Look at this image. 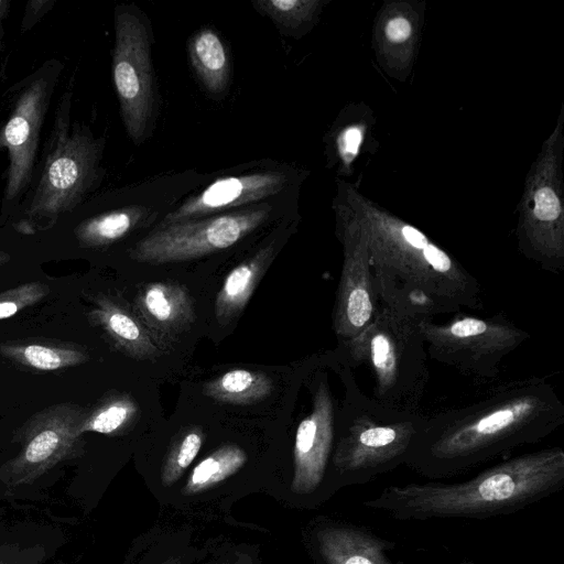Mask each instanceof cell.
Wrapping results in <instances>:
<instances>
[{
  "instance_id": "30bf717a",
  "label": "cell",
  "mask_w": 564,
  "mask_h": 564,
  "mask_svg": "<svg viewBox=\"0 0 564 564\" xmlns=\"http://www.w3.org/2000/svg\"><path fill=\"white\" fill-rule=\"evenodd\" d=\"M337 412L326 379L319 380L311 412L299 423L295 434L293 492L314 495L324 488L327 477H330Z\"/></svg>"
},
{
  "instance_id": "7a4b0ae2",
  "label": "cell",
  "mask_w": 564,
  "mask_h": 564,
  "mask_svg": "<svg viewBox=\"0 0 564 564\" xmlns=\"http://www.w3.org/2000/svg\"><path fill=\"white\" fill-rule=\"evenodd\" d=\"M564 488V449L552 446L505 459L459 482L384 487L361 505L399 521L485 520L525 509Z\"/></svg>"
},
{
  "instance_id": "9c48e42d",
  "label": "cell",
  "mask_w": 564,
  "mask_h": 564,
  "mask_svg": "<svg viewBox=\"0 0 564 564\" xmlns=\"http://www.w3.org/2000/svg\"><path fill=\"white\" fill-rule=\"evenodd\" d=\"M61 73V63L48 61L21 90L0 130V150L8 151L4 200L19 197L31 184L41 129Z\"/></svg>"
},
{
  "instance_id": "5b68a950",
  "label": "cell",
  "mask_w": 564,
  "mask_h": 564,
  "mask_svg": "<svg viewBox=\"0 0 564 564\" xmlns=\"http://www.w3.org/2000/svg\"><path fill=\"white\" fill-rule=\"evenodd\" d=\"M70 107L72 93L66 90L57 105L40 178L25 212L29 220H47V227L73 212L100 178L105 141L96 139L87 126L72 123Z\"/></svg>"
},
{
  "instance_id": "3957f363",
  "label": "cell",
  "mask_w": 564,
  "mask_h": 564,
  "mask_svg": "<svg viewBox=\"0 0 564 564\" xmlns=\"http://www.w3.org/2000/svg\"><path fill=\"white\" fill-rule=\"evenodd\" d=\"M340 366L346 398L337 412L332 482L337 487L365 485L404 465L426 415L379 405L360 390L351 369Z\"/></svg>"
},
{
  "instance_id": "484cf974",
  "label": "cell",
  "mask_w": 564,
  "mask_h": 564,
  "mask_svg": "<svg viewBox=\"0 0 564 564\" xmlns=\"http://www.w3.org/2000/svg\"><path fill=\"white\" fill-rule=\"evenodd\" d=\"M50 291L47 284L35 281L0 292V321L10 318L20 311L37 304L48 295Z\"/></svg>"
},
{
  "instance_id": "52a82bcc",
  "label": "cell",
  "mask_w": 564,
  "mask_h": 564,
  "mask_svg": "<svg viewBox=\"0 0 564 564\" xmlns=\"http://www.w3.org/2000/svg\"><path fill=\"white\" fill-rule=\"evenodd\" d=\"M112 79L127 134L139 145L155 123L158 93L150 24L133 6H119L115 11Z\"/></svg>"
},
{
  "instance_id": "5bb4252c",
  "label": "cell",
  "mask_w": 564,
  "mask_h": 564,
  "mask_svg": "<svg viewBox=\"0 0 564 564\" xmlns=\"http://www.w3.org/2000/svg\"><path fill=\"white\" fill-rule=\"evenodd\" d=\"M87 317L101 329L111 345L134 359H150L159 354L152 334L120 299L98 293L91 299Z\"/></svg>"
},
{
  "instance_id": "d4e9b609",
  "label": "cell",
  "mask_w": 564,
  "mask_h": 564,
  "mask_svg": "<svg viewBox=\"0 0 564 564\" xmlns=\"http://www.w3.org/2000/svg\"><path fill=\"white\" fill-rule=\"evenodd\" d=\"M252 3L286 34H291L310 20L316 4L315 1L306 0H257Z\"/></svg>"
},
{
  "instance_id": "277c9868",
  "label": "cell",
  "mask_w": 564,
  "mask_h": 564,
  "mask_svg": "<svg viewBox=\"0 0 564 564\" xmlns=\"http://www.w3.org/2000/svg\"><path fill=\"white\" fill-rule=\"evenodd\" d=\"M340 364L367 366L379 405L398 412H417L430 379L427 352L417 324L377 305L371 322L355 337L338 340Z\"/></svg>"
},
{
  "instance_id": "1f68e13d",
  "label": "cell",
  "mask_w": 564,
  "mask_h": 564,
  "mask_svg": "<svg viewBox=\"0 0 564 564\" xmlns=\"http://www.w3.org/2000/svg\"><path fill=\"white\" fill-rule=\"evenodd\" d=\"M10 260H11L10 254H8L7 252L0 250V265L9 262Z\"/></svg>"
},
{
  "instance_id": "2e32d148",
  "label": "cell",
  "mask_w": 564,
  "mask_h": 564,
  "mask_svg": "<svg viewBox=\"0 0 564 564\" xmlns=\"http://www.w3.org/2000/svg\"><path fill=\"white\" fill-rule=\"evenodd\" d=\"M0 355L18 367L42 372L65 370L90 359L84 346L47 337L4 340Z\"/></svg>"
},
{
  "instance_id": "4fadbf2b",
  "label": "cell",
  "mask_w": 564,
  "mask_h": 564,
  "mask_svg": "<svg viewBox=\"0 0 564 564\" xmlns=\"http://www.w3.org/2000/svg\"><path fill=\"white\" fill-rule=\"evenodd\" d=\"M312 540L321 564H405L389 555L397 546L394 541L346 520L324 519L315 527ZM453 564L476 563L462 560Z\"/></svg>"
},
{
  "instance_id": "ac0fdd59",
  "label": "cell",
  "mask_w": 564,
  "mask_h": 564,
  "mask_svg": "<svg viewBox=\"0 0 564 564\" xmlns=\"http://www.w3.org/2000/svg\"><path fill=\"white\" fill-rule=\"evenodd\" d=\"M372 285L377 303L415 322L434 321L452 311L429 292L403 282L372 267Z\"/></svg>"
},
{
  "instance_id": "6da1fadb",
  "label": "cell",
  "mask_w": 564,
  "mask_h": 564,
  "mask_svg": "<svg viewBox=\"0 0 564 564\" xmlns=\"http://www.w3.org/2000/svg\"><path fill=\"white\" fill-rule=\"evenodd\" d=\"M563 423L564 404L550 380H509L471 403L426 415L404 465L433 480L460 476L541 442Z\"/></svg>"
},
{
  "instance_id": "4dcf8cb0",
  "label": "cell",
  "mask_w": 564,
  "mask_h": 564,
  "mask_svg": "<svg viewBox=\"0 0 564 564\" xmlns=\"http://www.w3.org/2000/svg\"><path fill=\"white\" fill-rule=\"evenodd\" d=\"M10 2L7 0H0V28L2 26V20L7 15Z\"/></svg>"
},
{
  "instance_id": "44dd1931",
  "label": "cell",
  "mask_w": 564,
  "mask_h": 564,
  "mask_svg": "<svg viewBox=\"0 0 564 564\" xmlns=\"http://www.w3.org/2000/svg\"><path fill=\"white\" fill-rule=\"evenodd\" d=\"M272 389L273 382L264 372L232 369L206 382L202 392L219 403L247 405L265 399Z\"/></svg>"
},
{
  "instance_id": "8992f818",
  "label": "cell",
  "mask_w": 564,
  "mask_h": 564,
  "mask_svg": "<svg viewBox=\"0 0 564 564\" xmlns=\"http://www.w3.org/2000/svg\"><path fill=\"white\" fill-rule=\"evenodd\" d=\"M427 356L477 382L495 380L502 360L530 338L505 313L473 316L455 313L445 323H417Z\"/></svg>"
},
{
  "instance_id": "7402d4cb",
  "label": "cell",
  "mask_w": 564,
  "mask_h": 564,
  "mask_svg": "<svg viewBox=\"0 0 564 564\" xmlns=\"http://www.w3.org/2000/svg\"><path fill=\"white\" fill-rule=\"evenodd\" d=\"M139 413V404L129 393L108 391L87 408L79 433L120 434L137 422Z\"/></svg>"
},
{
  "instance_id": "9a60e30c",
  "label": "cell",
  "mask_w": 564,
  "mask_h": 564,
  "mask_svg": "<svg viewBox=\"0 0 564 564\" xmlns=\"http://www.w3.org/2000/svg\"><path fill=\"white\" fill-rule=\"evenodd\" d=\"M134 308L149 328L172 335L194 321L193 302L187 290L170 282H151L134 297Z\"/></svg>"
},
{
  "instance_id": "4316f807",
  "label": "cell",
  "mask_w": 564,
  "mask_h": 564,
  "mask_svg": "<svg viewBox=\"0 0 564 564\" xmlns=\"http://www.w3.org/2000/svg\"><path fill=\"white\" fill-rule=\"evenodd\" d=\"M561 214V205L555 193L549 187L540 188L534 196V215L539 220L552 221Z\"/></svg>"
},
{
  "instance_id": "7c38bea8",
  "label": "cell",
  "mask_w": 564,
  "mask_h": 564,
  "mask_svg": "<svg viewBox=\"0 0 564 564\" xmlns=\"http://www.w3.org/2000/svg\"><path fill=\"white\" fill-rule=\"evenodd\" d=\"M286 183L288 175L279 171L218 178L169 213L159 226L197 219L261 200L281 192Z\"/></svg>"
},
{
  "instance_id": "ffe728a7",
  "label": "cell",
  "mask_w": 564,
  "mask_h": 564,
  "mask_svg": "<svg viewBox=\"0 0 564 564\" xmlns=\"http://www.w3.org/2000/svg\"><path fill=\"white\" fill-rule=\"evenodd\" d=\"M149 217L148 208L128 206L83 220L75 227L74 234L83 248L106 247L144 225Z\"/></svg>"
},
{
  "instance_id": "f1b7e54d",
  "label": "cell",
  "mask_w": 564,
  "mask_h": 564,
  "mask_svg": "<svg viewBox=\"0 0 564 564\" xmlns=\"http://www.w3.org/2000/svg\"><path fill=\"white\" fill-rule=\"evenodd\" d=\"M386 32L390 41L403 42L411 33V25L404 18H394L388 23Z\"/></svg>"
},
{
  "instance_id": "cb8c5ba5",
  "label": "cell",
  "mask_w": 564,
  "mask_h": 564,
  "mask_svg": "<svg viewBox=\"0 0 564 564\" xmlns=\"http://www.w3.org/2000/svg\"><path fill=\"white\" fill-rule=\"evenodd\" d=\"M204 441V433L199 426L187 427L176 438L167 453L162 468V484L173 485L197 456Z\"/></svg>"
},
{
  "instance_id": "83f0119b",
  "label": "cell",
  "mask_w": 564,
  "mask_h": 564,
  "mask_svg": "<svg viewBox=\"0 0 564 564\" xmlns=\"http://www.w3.org/2000/svg\"><path fill=\"white\" fill-rule=\"evenodd\" d=\"M53 4L54 1L50 0L29 1L21 24L22 32L30 30Z\"/></svg>"
},
{
  "instance_id": "ba28073f",
  "label": "cell",
  "mask_w": 564,
  "mask_h": 564,
  "mask_svg": "<svg viewBox=\"0 0 564 564\" xmlns=\"http://www.w3.org/2000/svg\"><path fill=\"white\" fill-rule=\"evenodd\" d=\"M270 210L258 206L158 226L129 250V257L137 262L164 264L219 252L254 231L268 219Z\"/></svg>"
},
{
  "instance_id": "603a6c76",
  "label": "cell",
  "mask_w": 564,
  "mask_h": 564,
  "mask_svg": "<svg viewBox=\"0 0 564 564\" xmlns=\"http://www.w3.org/2000/svg\"><path fill=\"white\" fill-rule=\"evenodd\" d=\"M247 462L246 452L236 444H225L199 462L184 487L186 495L206 490L236 474Z\"/></svg>"
},
{
  "instance_id": "8fae6325",
  "label": "cell",
  "mask_w": 564,
  "mask_h": 564,
  "mask_svg": "<svg viewBox=\"0 0 564 564\" xmlns=\"http://www.w3.org/2000/svg\"><path fill=\"white\" fill-rule=\"evenodd\" d=\"M377 305L368 239L350 237L333 310L337 339L346 340L359 334L371 322Z\"/></svg>"
},
{
  "instance_id": "e0dca14e",
  "label": "cell",
  "mask_w": 564,
  "mask_h": 564,
  "mask_svg": "<svg viewBox=\"0 0 564 564\" xmlns=\"http://www.w3.org/2000/svg\"><path fill=\"white\" fill-rule=\"evenodd\" d=\"M274 254L273 245L265 246L227 274L215 300V316L221 325L241 314Z\"/></svg>"
},
{
  "instance_id": "d6986e66",
  "label": "cell",
  "mask_w": 564,
  "mask_h": 564,
  "mask_svg": "<svg viewBox=\"0 0 564 564\" xmlns=\"http://www.w3.org/2000/svg\"><path fill=\"white\" fill-rule=\"evenodd\" d=\"M188 56L195 74L209 93L225 91L230 65L226 46L215 30L203 28L193 34L188 41Z\"/></svg>"
},
{
  "instance_id": "f546056e",
  "label": "cell",
  "mask_w": 564,
  "mask_h": 564,
  "mask_svg": "<svg viewBox=\"0 0 564 564\" xmlns=\"http://www.w3.org/2000/svg\"><path fill=\"white\" fill-rule=\"evenodd\" d=\"M361 141V132L358 128L347 129L340 138V147L344 154L352 158L359 148Z\"/></svg>"
}]
</instances>
